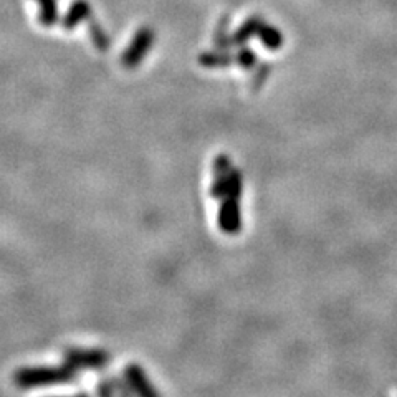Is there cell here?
I'll list each match as a JSON object with an SVG mask.
<instances>
[{
	"label": "cell",
	"mask_w": 397,
	"mask_h": 397,
	"mask_svg": "<svg viewBox=\"0 0 397 397\" xmlns=\"http://www.w3.org/2000/svg\"><path fill=\"white\" fill-rule=\"evenodd\" d=\"M78 379V369L68 363L60 366H34L20 368L13 376L15 384L20 389H35V387H48L70 384Z\"/></svg>",
	"instance_id": "cell-1"
},
{
	"label": "cell",
	"mask_w": 397,
	"mask_h": 397,
	"mask_svg": "<svg viewBox=\"0 0 397 397\" xmlns=\"http://www.w3.org/2000/svg\"><path fill=\"white\" fill-rule=\"evenodd\" d=\"M63 356L65 363L76 369H103L112 361V354L103 349L68 348Z\"/></svg>",
	"instance_id": "cell-2"
},
{
	"label": "cell",
	"mask_w": 397,
	"mask_h": 397,
	"mask_svg": "<svg viewBox=\"0 0 397 397\" xmlns=\"http://www.w3.org/2000/svg\"><path fill=\"white\" fill-rule=\"evenodd\" d=\"M124 379H126L129 387H131L133 392L137 396L149 397L159 394L158 389L152 386V382L149 381V377H147L146 371L140 366V364H128V366L124 368Z\"/></svg>",
	"instance_id": "cell-5"
},
{
	"label": "cell",
	"mask_w": 397,
	"mask_h": 397,
	"mask_svg": "<svg viewBox=\"0 0 397 397\" xmlns=\"http://www.w3.org/2000/svg\"><path fill=\"white\" fill-rule=\"evenodd\" d=\"M237 62L242 65L243 68L250 70V68H253V65H255V62H257L255 53H253L250 48H242L237 55Z\"/></svg>",
	"instance_id": "cell-13"
},
{
	"label": "cell",
	"mask_w": 397,
	"mask_h": 397,
	"mask_svg": "<svg viewBox=\"0 0 397 397\" xmlns=\"http://www.w3.org/2000/svg\"><path fill=\"white\" fill-rule=\"evenodd\" d=\"M40 6V22L45 27L53 25L57 22L58 11H57V2L55 0H39Z\"/></svg>",
	"instance_id": "cell-11"
},
{
	"label": "cell",
	"mask_w": 397,
	"mask_h": 397,
	"mask_svg": "<svg viewBox=\"0 0 397 397\" xmlns=\"http://www.w3.org/2000/svg\"><path fill=\"white\" fill-rule=\"evenodd\" d=\"M96 392H98L100 396H113V394H116L112 377H106V379H101Z\"/></svg>",
	"instance_id": "cell-15"
},
{
	"label": "cell",
	"mask_w": 397,
	"mask_h": 397,
	"mask_svg": "<svg viewBox=\"0 0 397 397\" xmlns=\"http://www.w3.org/2000/svg\"><path fill=\"white\" fill-rule=\"evenodd\" d=\"M232 57L224 52H206L198 57L202 67L206 68H225L232 63Z\"/></svg>",
	"instance_id": "cell-8"
},
{
	"label": "cell",
	"mask_w": 397,
	"mask_h": 397,
	"mask_svg": "<svg viewBox=\"0 0 397 397\" xmlns=\"http://www.w3.org/2000/svg\"><path fill=\"white\" fill-rule=\"evenodd\" d=\"M258 35H260L262 43L269 48H278L281 47V34L274 27L270 25H260L258 29Z\"/></svg>",
	"instance_id": "cell-12"
},
{
	"label": "cell",
	"mask_w": 397,
	"mask_h": 397,
	"mask_svg": "<svg viewBox=\"0 0 397 397\" xmlns=\"http://www.w3.org/2000/svg\"><path fill=\"white\" fill-rule=\"evenodd\" d=\"M152 43H154V32H152V29L142 27V29L137 30L136 35L133 36L129 47L123 53L121 62L124 67L129 68V70L136 68L144 60L146 55L149 53Z\"/></svg>",
	"instance_id": "cell-3"
},
{
	"label": "cell",
	"mask_w": 397,
	"mask_h": 397,
	"mask_svg": "<svg viewBox=\"0 0 397 397\" xmlns=\"http://www.w3.org/2000/svg\"><path fill=\"white\" fill-rule=\"evenodd\" d=\"M243 191V177L238 169H230L227 175V186H225V196L224 197H235L240 198Z\"/></svg>",
	"instance_id": "cell-9"
},
{
	"label": "cell",
	"mask_w": 397,
	"mask_h": 397,
	"mask_svg": "<svg viewBox=\"0 0 397 397\" xmlns=\"http://www.w3.org/2000/svg\"><path fill=\"white\" fill-rule=\"evenodd\" d=\"M232 169V163L227 154H219L214 161V181L210 186V196L214 198H222L225 196L229 170Z\"/></svg>",
	"instance_id": "cell-6"
},
{
	"label": "cell",
	"mask_w": 397,
	"mask_h": 397,
	"mask_svg": "<svg viewBox=\"0 0 397 397\" xmlns=\"http://www.w3.org/2000/svg\"><path fill=\"white\" fill-rule=\"evenodd\" d=\"M91 35H93V41H95V45H96V47H98L100 50H106V48L109 47L108 36H106L105 32L101 30L98 25H93V27H91Z\"/></svg>",
	"instance_id": "cell-14"
},
{
	"label": "cell",
	"mask_w": 397,
	"mask_h": 397,
	"mask_svg": "<svg viewBox=\"0 0 397 397\" xmlns=\"http://www.w3.org/2000/svg\"><path fill=\"white\" fill-rule=\"evenodd\" d=\"M90 13H91L90 4L85 2V0H76V2L70 7V11L67 12V15L63 17V27L67 30H73L78 24L86 20V18L90 17Z\"/></svg>",
	"instance_id": "cell-7"
},
{
	"label": "cell",
	"mask_w": 397,
	"mask_h": 397,
	"mask_svg": "<svg viewBox=\"0 0 397 397\" xmlns=\"http://www.w3.org/2000/svg\"><path fill=\"white\" fill-rule=\"evenodd\" d=\"M260 22L257 20V18H252V20H248L243 24L240 29L235 32L232 40H230V43H245L248 39H252V35L258 34V29H260Z\"/></svg>",
	"instance_id": "cell-10"
},
{
	"label": "cell",
	"mask_w": 397,
	"mask_h": 397,
	"mask_svg": "<svg viewBox=\"0 0 397 397\" xmlns=\"http://www.w3.org/2000/svg\"><path fill=\"white\" fill-rule=\"evenodd\" d=\"M217 224L224 234L235 235L242 230V212H240V198L222 197L220 198Z\"/></svg>",
	"instance_id": "cell-4"
}]
</instances>
